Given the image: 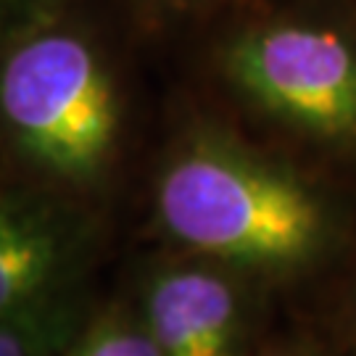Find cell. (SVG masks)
<instances>
[{
	"label": "cell",
	"mask_w": 356,
	"mask_h": 356,
	"mask_svg": "<svg viewBox=\"0 0 356 356\" xmlns=\"http://www.w3.org/2000/svg\"><path fill=\"white\" fill-rule=\"evenodd\" d=\"M153 214L185 254L241 275H293L330 241L327 206L304 177L216 129H198L169 153Z\"/></svg>",
	"instance_id": "6da1fadb"
},
{
	"label": "cell",
	"mask_w": 356,
	"mask_h": 356,
	"mask_svg": "<svg viewBox=\"0 0 356 356\" xmlns=\"http://www.w3.org/2000/svg\"><path fill=\"white\" fill-rule=\"evenodd\" d=\"M122 101L92 40L51 13L0 45V135L58 185H92L111 164Z\"/></svg>",
	"instance_id": "7a4b0ae2"
},
{
	"label": "cell",
	"mask_w": 356,
	"mask_h": 356,
	"mask_svg": "<svg viewBox=\"0 0 356 356\" xmlns=\"http://www.w3.org/2000/svg\"><path fill=\"white\" fill-rule=\"evenodd\" d=\"M227 79L267 114L322 140L356 138V45L335 29L269 22L229 40Z\"/></svg>",
	"instance_id": "3957f363"
},
{
	"label": "cell",
	"mask_w": 356,
	"mask_h": 356,
	"mask_svg": "<svg viewBox=\"0 0 356 356\" xmlns=\"http://www.w3.org/2000/svg\"><path fill=\"white\" fill-rule=\"evenodd\" d=\"M92 248V225L48 191L0 195V317L72 296Z\"/></svg>",
	"instance_id": "277c9868"
},
{
	"label": "cell",
	"mask_w": 356,
	"mask_h": 356,
	"mask_svg": "<svg viewBox=\"0 0 356 356\" xmlns=\"http://www.w3.org/2000/svg\"><path fill=\"white\" fill-rule=\"evenodd\" d=\"M238 275L201 256L153 269L138 314L159 354L243 356L248 317Z\"/></svg>",
	"instance_id": "5b68a950"
},
{
	"label": "cell",
	"mask_w": 356,
	"mask_h": 356,
	"mask_svg": "<svg viewBox=\"0 0 356 356\" xmlns=\"http://www.w3.org/2000/svg\"><path fill=\"white\" fill-rule=\"evenodd\" d=\"M88 319L74 293L0 317V356H66Z\"/></svg>",
	"instance_id": "8992f818"
},
{
	"label": "cell",
	"mask_w": 356,
	"mask_h": 356,
	"mask_svg": "<svg viewBox=\"0 0 356 356\" xmlns=\"http://www.w3.org/2000/svg\"><path fill=\"white\" fill-rule=\"evenodd\" d=\"M66 356H161L138 312L111 306L82 322Z\"/></svg>",
	"instance_id": "52a82bcc"
},
{
	"label": "cell",
	"mask_w": 356,
	"mask_h": 356,
	"mask_svg": "<svg viewBox=\"0 0 356 356\" xmlns=\"http://www.w3.org/2000/svg\"><path fill=\"white\" fill-rule=\"evenodd\" d=\"M51 13V0H0V45L48 19Z\"/></svg>",
	"instance_id": "ba28073f"
},
{
	"label": "cell",
	"mask_w": 356,
	"mask_h": 356,
	"mask_svg": "<svg viewBox=\"0 0 356 356\" xmlns=\"http://www.w3.org/2000/svg\"><path fill=\"white\" fill-rule=\"evenodd\" d=\"M159 8H166V11H204V8H211V6H222V3H229V0H148Z\"/></svg>",
	"instance_id": "9c48e42d"
},
{
	"label": "cell",
	"mask_w": 356,
	"mask_h": 356,
	"mask_svg": "<svg viewBox=\"0 0 356 356\" xmlns=\"http://www.w3.org/2000/svg\"><path fill=\"white\" fill-rule=\"evenodd\" d=\"M261 356H312V354L296 351V348H280V351H267V354H261Z\"/></svg>",
	"instance_id": "30bf717a"
}]
</instances>
